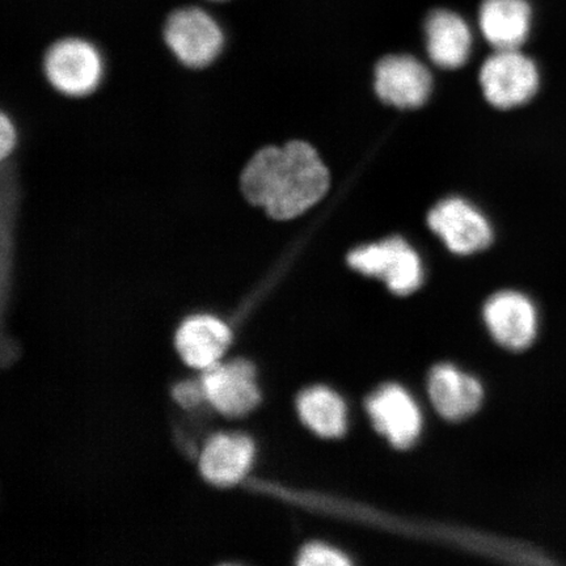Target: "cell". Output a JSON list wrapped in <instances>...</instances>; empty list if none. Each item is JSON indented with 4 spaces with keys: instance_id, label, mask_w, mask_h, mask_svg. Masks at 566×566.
Listing matches in <instances>:
<instances>
[{
    "instance_id": "1",
    "label": "cell",
    "mask_w": 566,
    "mask_h": 566,
    "mask_svg": "<svg viewBox=\"0 0 566 566\" xmlns=\"http://www.w3.org/2000/svg\"><path fill=\"white\" fill-rule=\"evenodd\" d=\"M329 186L328 168L315 148L302 140L263 148L242 174L247 200L277 221H289L313 208Z\"/></svg>"
},
{
    "instance_id": "2",
    "label": "cell",
    "mask_w": 566,
    "mask_h": 566,
    "mask_svg": "<svg viewBox=\"0 0 566 566\" xmlns=\"http://www.w3.org/2000/svg\"><path fill=\"white\" fill-rule=\"evenodd\" d=\"M348 261L357 272L384 280L396 294L413 293L422 282L419 254L401 238L359 247L349 254Z\"/></svg>"
},
{
    "instance_id": "3",
    "label": "cell",
    "mask_w": 566,
    "mask_h": 566,
    "mask_svg": "<svg viewBox=\"0 0 566 566\" xmlns=\"http://www.w3.org/2000/svg\"><path fill=\"white\" fill-rule=\"evenodd\" d=\"M480 82L488 102L497 108L511 109L535 96L539 71L518 49L497 51L481 69Z\"/></svg>"
},
{
    "instance_id": "4",
    "label": "cell",
    "mask_w": 566,
    "mask_h": 566,
    "mask_svg": "<svg viewBox=\"0 0 566 566\" xmlns=\"http://www.w3.org/2000/svg\"><path fill=\"white\" fill-rule=\"evenodd\" d=\"M167 45L184 65L201 69L214 61L223 46V32L208 12L188 7L172 13L166 25Z\"/></svg>"
},
{
    "instance_id": "5",
    "label": "cell",
    "mask_w": 566,
    "mask_h": 566,
    "mask_svg": "<svg viewBox=\"0 0 566 566\" xmlns=\"http://www.w3.org/2000/svg\"><path fill=\"white\" fill-rule=\"evenodd\" d=\"M45 73L61 94L84 96L98 86L103 76V60L88 41L66 39L56 42L48 52Z\"/></svg>"
},
{
    "instance_id": "6",
    "label": "cell",
    "mask_w": 566,
    "mask_h": 566,
    "mask_svg": "<svg viewBox=\"0 0 566 566\" xmlns=\"http://www.w3.org/2000/svg\"><path fill=\"white\" fill-rule=\"evenodd\" d=\"M201 384L212 408L224 416L250 413L260 402L256 371L245 359L216 364L203 370Z\"/></svg>"
},
{
    "instance_id": "7",
    "label": "cell",
    "mask_w": 566,
    "mask_h": 566,
    "mask_svg": "<svg viewBox=\"0 0 566 566\" xmlns=\"http://www.w3.org/2000/svg\"><path fill=\"white\" fill-rule=\"evenodd\" d=\"M428 222L446 245L459 254L484 250L492 242L490 223L475 208L460 198H449L438 203L430 211Z\"/></svg>"
},
{
    "instance_id": "8",
    "label": "cell",
    "mask_w": 566,
    "mask_h": 566,
    "mask_svg": "<svg viewBox=\"0 0 566 566\" xmlns=\"http://www.w3.org/2000/svg\"><path fill=\"white\" fill-rule=\"evenodd\" d=\"M374 427L396 448L406 449L420 436L421 412L405 388L387 385L367 400Z\"/></svg>"
},
{
    "instance_id": "9",
    "label": "cell",
    "mask_w": 566,
    "mask_h": 566,
    "mask_svg": "<svg viewBox=\"0 0 566 566\" xmlns=\"http://www.w3.org/2000/svg\"><path fill=\"white\" fill-rule=\"evenodd\" d=\"M485 322L501 346L511 350H525L537 334V314L526 295L505 292L486 303Z\"/></svg>"
},
{
    "instance_id": "10",
    "label": "cell",
    "mask_w": 566,
    "mask_h": 566,
    "mask_svg": "<svg viewBox=\"0 0 566 566\" xmlns=\"http://www.w3.org/2000/svg\"><path fill=\"white\" fill-rule=\"evenodd\" d=\"M375 88L387 104L398 108H417L428 101L431 75L413 56L389 55L378 63Z\"/></svg>"
},
{
    "instance_id": "11",
    "label": "cell",
    "mask_w": 566,
    "mask_h": 566,
    "mask_svg": "<svg viewBox=\"0 0 566 566\" xmlns=\"http://www.w3.org/2000/svg\"><path fill=\"white\" fill-rule=\"evenodd\" d=\"M230 343L228 325L210 315L189 317L176 335V348L184 363L201 370L218 364Z\"/></svg>"
},
{
    "instance_id": "12",
    "label": "cell",
    "mask_w": 566,
    "mask_h": 566,
    "mask_svg": "<svg viewBox=\"0 0 566 566\" xmlns=\"http://www.w3.org/2000/svg\"><path fill=\"white\" fill-rule=\"evenodd\" d=\"M254 446L250 437L222 433L211 437L201 454L200 467L205 479L218 486L239 483L251 470Z\"/></svg>"
},
{
    "instance_id": "13",
    "label": "cell",
    "mask_w": 566,
    "mask_h": 566,
    "mask_svg": "<svg viewBox=\"0 0 566 566\" xmlns=\"http://www.w3.org/2000/svg\"><path fill=\"white\" fill-rule=\"evenodd\" d=\"M429 395L438 413L458 421L476 412L483 400V388L471 375L451 365H440L430 374Z\"/></svg>"
},
{
    "instance_id": "14",
    "label": "cell",
    "mask_w": 566,
    "mask_h": 566,
    "mask_svg": "<svg viewBox=\"0 0 566 566\" xmlns=\"http://www.w3.org/2000/svg\"><path fill=\"white\" fill-rule=\"evenodd\" d=\"M481 32L497 51L520 49L528 38L533 10L527 0H484L479 12Z\"/></svg>"
},
{
    "instance_id": "15",
    "label": "cell",
    "mask_w": 566,
    "mask_h": 566,
    "mask_svg": "<svg viewBox=\"0 0 566 566\" xmlns=\"http://www.w3.org/2000/svg\"><path fill=\"white\" fill-rule=\"evenodd\" d=\"M424 34L429 56L436 65L457 69L469 60L472 34L469 24L458 13L448 10L430 13Z\"/></svg>"
},
{
    "instance_id": "16",
    "label": "cell",
    "mask_w": 566,
    "mask_h": 566,
    "mask_svg": "<svg viewBox=\"0 0 566 566\" xmlns=\"http://www.w3.org/2000/svg\"><path fill=\"white\" fill-rule=\"evenodd\" d=\"M301 419L317 436L335 438L345 433L346 407L339 396L327 387H313L298 398Z\"/></svg>"
},
{
    "instance_id": "17",
    "label": "cell",
    "mask_w": 566,
    "mask_h": 566,
    "mask_svg": "<svg viewBox=\"0 0 566 566\" xmlns=\"http://www.w3.org/2000/svg\"><path fill=\"white\" fill-rule=\"evenodd\" d=\"M300 565L303 566H321V565H349L348 557L342 552L325 546V544L313 543L304 547L300 555Z\"/></svg>"
},
{
    "instance_id": "18",
    "label": "cell",
    "mask_w": 566,
    "mask_h": 566,
    "mask_svg": "<svg viewBox=\"0 0 566 566\" xmlns=\"http://www.w3.org/2000/svg\"><path fill=\"white\" fill-rule=\"evenodd\" d=\"M174 398L181 407L186 408H195L207 400L201 381L192 380L177 385L174 389Z\"/></svg>"
},
{
    "instance_id": "19",
    "label": "cell",
    "mask_w": 566,
    "mask_h": 566,
    "mask_svg": "<svg viewBox=\"0 0 566 566\" xmlns=\"http://www.w3.org/2000/svg\"><path fill=\"white\" fill-rule=\"evenodd\" d=\"M0 136H2L0 138V155H2V159H6L15 147L18 137L15 126L6 115H2V122H0Z\"/></svg>"
}]
</instances>
